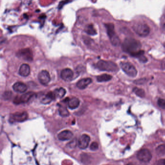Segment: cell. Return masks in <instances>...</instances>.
Here are the masks:
<instances>
[{"mask_svg": "<svg viewBox=\"0 0 165 165\" xmlns=\"http://www.w3.org/2000/svg\"><path fill=\"white\" fill-rule=\"evenodd\" d=\"M17 55L18 58L27 61L31 62L33 60V53L31 50L28 48L19 50L17 53Z\"/></svg>", "mask_w": 165, "mask_h": 165, "instance_id": "obj_7", "label": "cell"}, {"mask_svg": "<svg viewBox=\"0 0 165 165\" xmlns=\"http://www.w3.org/2000/svg\"><path fill=\"white\" fill-rule=\"evenodd\" d=\"M54 99V95L53 92H50L46 95L44 97H42L41 100V102L43 104H50Z\"/></svg>", "mask_w": 165, "mask_h": 165, "instance_id": "obj_18", "label": "cell"}, {"mask_svg": "<svg viewBox=\"0 0 165 165\" xmlns=\"http://www.w3.org/2000/svg\"><path fill=\"white\" fill-rule=\"evenodd\" d=\"M97 69L101 71L107 72H117L119 67L115 63L111 61L100 60L95 65Z\"/></svg>", "mask_w": 165, "mask_h": 165, "instance_id": "obj_2", "label": "cell"}, {"mask_svg": "<svg viewBox=\"0 0 165 165\" xmlns=\"http://www.w3.org/2000/svg\"><path fill=\"white\" fill-rule=\"evenodd\" d=\"M53 93L54 95L55 99H56V98L61 99L66 95V91L63 88H60L55 90L53 91Z\"/></svg>", "mask_w": 165, "mask_h": 165, "instance_id": "obj_19", "label": "cell"}, {"mask_svg": "<svg viewBox=\"0 0 165 165\" xmlns=\"http://www.w3.org/2000/svg\"><path fill=\"white\" fill-rule=\"evenodd\" d=\"M164 67H165V62H164Z\"/></svg>", "mask_w": 165, "mask_h": 165, "instance_id": "obj_33", "label": "cell"}, {"mask_svg": "<svg viewBox=\"0 0 165 165\" xmlns=\"http://www.w3.org/2000/svg\"><path fill=\"white\" fill-rule=\"evenodd\" d=\"M133 28L137 34L142 37L147 36L150 32L149 27L145 23L135 24Z\"/></svg>", "mask_w": 165, "mask_h": 165, "instance_id": "obj_5", "label": "cell"}, {"mask_svg": "<svg viewBox=\"0 0 165 165\" xmlns=\"http://www.w3.org/2000/svg\"><path fill=\"white\" fill-rule=\"evenodd\" d=\"M74 72L72 70L69 68H65L61 72V78L66 82H70L73 79Z\"/></svg>", "mask_w": 165, "mask_h": 165, "instance_id": "obj_12", "label": "cell"}, {"mask_svg": "<svg viewBox=\"0 0 165 165\" xmlns=\"http://www.w3.org/2000/svg\"><path fill=\"white\" fill-rule=\"evenodd\" d=\"M105 27L107 29V35L109 36L112 44L114 46H116L120 45V43H121L120 39L115 32L114 26L113 23H110L106 24Z\"/></svg>", "mask_w": 165, "mask_h": 165, "instance_id": "obj_3", "label": "cell"}, {"mask_svg": "<svg viewBox=\"0 0 165 165\" xmlns=\"http://www.w3.org/2000/svg\"><path fill=\"white\" fill-rule=\"evenodd\" d=\"M90 141V138L88 135L83 134L78 140V145L81 149H85L88 147Z\"/></svg>", "mask_w": 165, "mask_h": 165, "instance_id": "obj_11", "label": "cell"}, {"mask_svg": "<svg viewBox=\"0 0 165 165\" xmlns=\"http://www.w3.org/2000/svg\"><path fill=\"white\" fill-rule=\"evenodd\" d=\"M127 165H133V164H131V163H130V164H127Z\"/></svg>", "mask_w": 165, "mask_h": 165, "instance_id": "obj_32", "label": "cell"}, {"mask_svg": "<svg viewBox=\"0 0 165 165\" xmlns=\"http://www.w3.org/2000/svg\"><path fill=\"white\" fill-rule=\"evenodd\" d=\"M59 114L60 115L63 117L68 116L69 112L67 109L66 107L63 106H61L59 109Z\"/></svg>", "mask_w": 165, "mask_h": 165, "instance_id": "obj_22", "label": "cell"}, {"mask_svg": "<svg viewBox=\"0 0 165 165\" xmlns=\"http://www.w3.org/2000/svg\"><path fill=\"white\" fill-rule=\"evenodd\" d=\"M156 165H165V159L159 160L157 162H156Z\"/></svg>", "mask_w": 165, "mask_h": 165, "instance_id": "obj_29", "label": "cell"}, {"mask_svg": "<svg viewBox=\"0 0 165 165\" xmlns=\"http://www.w3.org/2000/svg\"><path fill=\"white\" fill-rule=\"evenodd\" d=\"M112 76L109 74H104L103 75H100L96 77L97 81L99 82H108L109 80L112 79Z\"/></svg>", "mask_w": 165, "mask_h": 165, "instance_id": "obj_20", "label": "cell"}, {"mask_svg": "<svg viewBox=\"0 0 165 165\" xmlns=\"http://www.w3.org/2000/svg\"><path fill=\"white\" fill-rule=\"evenodd\" d=\"M137 158L141 161L148 162L151 159L152 155L149 150L146 149H144L138 152Z\"/></svg>", "mask_w": 165, "mask_h": 165, "instance_id": "obj_8", "label": "cell"}, {"mask_svg": "<svg viewBox=\"0 0 165 165\" xmlns=\"http://www.w3.org/2000/svg\"><path fill=\"white\" fill-rule=\"evenodd\" d=\"M30 73V68L29 66L26 63H23L20 67L18 74L22 77H27Z\"/></svg>", "mask_w": 165, "mask_h": 165, "instance_id": "obj_16", "label": "cell"}, {"mask_svg": "<svg viewBox=\"0 0 165 165\" xmlns=\"http://www.w3.org/2000/svg\"><path fill=\"white\" fill-rule=\"evenodd\" d=\"M28 118V114L26 111L17 112L11 115L10 119L16 122H23Z\"/></svg>", "mask_w": 165, "mask_h": 165, "instance_id": "obj_9", "label": "cell"}, {"mask_svg": "<svg viewBox=\"0 0 165 165\" xmlns=\"http://www.w3.org/2000/svg\"><path fill=\"white\" fill-rule=\"evenodd\" d=\"M92 82V79L90 78L80 79L76 84V86L80 90L86 89Z\"/></svg>", "mask_w": 165, "mask_h": 165, "instance_id": "obj_14", "label": "cell"}, {"mask_svg": "<svg viewBox=\"0 0 165 165\" xmlns=\"http://www.w3.org/2000/svg\"><path fill=\"white\" fill-rule=\"evenodd\" d=\"M34 95H35V94L34 92H29L27 93H24L21 96H17L15 97L13 102L14 104H17V105L22 104V103H27Z\"/></svg>", "mask_w": 165, "mask_h": 165, "instance_id": "obj_6", "label": "cell"}, {"mask_svg": "<svg viewBox=\"0 0 165 165\" xmlns=\"http://www.w3.org/2000/svg\"><path fill=\"white\" fill-rule=\"evenodd\" d=\"M120 66L125 73L130 77H135L138 71L135 67L129 62H122L120 63Z\"/></svg>", "mask_w": 165, "mask_h": 165, "instance_id": "obj_4", "label": "cell"}, {"mask_svg": "<svg viewBox=\"0 0 165 165\" xmlns=\"http://www.w3.org/2000/svg\"><path fill=\"white\" fill-rule=\"evenodd\" d=\"M156 153L160 155H165V145H161L158 146L156 149Z\"/></svg>", "mask_w": 165, "mask_h": 165, "instance_id": "obj_24", "label": "cell"}, {"mask_svg": "<svg viewBox=\"0 0 165 165\" xmlns=\"http://www.w3.org/2000/svg\"><path fill=\"white\" fill-rule=\"evenodd\" d=\"M80 101L78 99L74 97L71 99H69L67 101V105L68 107L71 110H74L77 109L79 106Z\"/></svg>", "mask_w": 165, "mask_h": 165, "instance_id": "obj_17", "label": "cell"}, {"mask_svg": "<svg viewBox=\"0 0 165 165\" xmlns=\"http://www.w3.org/2000/svg\"><path fill=\"white\" fill-rule=\"evenodd\" d=\"M13 89L15 92L22 94L26 92L27 90V87L24 83L22 82H17L13 85Z\"/></svg>", "mask_w": 165, "mask_h": 165, "instance_id": "obj_15", "label": "cell"}, {"mask_svg": "<svg viewBox=\"0 0 165 165\" xmlns=\"http://www.w3.org/2000/svg\"><path fill=\"white\" fill-rule=\"evenodd\" d=\"M38 79L41 84L46 86L50 82L51 78L49 72L46 70H42L38 75Z\"/></svg>", "mask_w": 165, "mask_h": 165, "instance_id": "obj_10", "label": "cell"}, {"mask_svg": "<svg viewBox=\"0 0 165 165\" xmlns=\"http://www.w3.org/2000/svg\"><path fill=\"white\" fill-rule=\"evenodd\" d=\"M99 144L96 142H94V143H92L91 144L90 149L92 151H96L98 149H99Z\"/></svg>", "mask_w": 165, "mask_h": 165, "instance_id": "obj_27", "label": "cell"}, {"mask_svg": "<svg viewBox=\"0 0 165 165\" xmlns=\"http://www.w3.org/2000/svg\"><path fill=\"white\" fill-rule=\"evenodd\" d=\"M73 137V134L71 131L66 130L62 131L58 134V138L59 140L61 141L70 140Z\"/></svg>", "mask_w": 165, "mask_h": 165, "instance_id": "obj_13", "label": "cell"}, {"mask_svg": "<svg viewBox=\"0 0 165 165\" xmlns=\"http://www.w3.org/2000/svg\"><path fill=\"white\" fill-rule=\"evenodd\" d=\"M133 91L137 96L140 97H144L145 96L144 91L142 89L139 88L138 87H135L133 90Z\"/></svg>", "mask_w": 165, "mask_h": 165, "instance_id": "obj_23", "label": "cell"}, {"mask_svg": "<svg viewBox=\"0 0 165 165\" xmlns=\"http://www.w3.org/2000/svg\"><path fill=\"white\" fill-rule=\"evenodd\" d=\"M163 30H164V31L165 33V23H164V25H163Z\"/></svg>", "mask_w": 165, "mask_h": 165, "instance_id": "obj_31", "label": "cell"}, {"mask_svg": "<svg viewBox=\"0 0 165 165\" xmlns=\"http://www.w3.org/2000/svg\"><path fill=\"white\" fill-rule=\"evenodd\" d=\"M141 45L139 41L132 38L125 39L122 44V49L124 52L129 53L132 56L139 59L143 56L144 51L140 50Z\"/></svg>", "mask_w": 165, "mask_h": 165, "instance_id": "obj_1", "label": "cell"}, {"mask_svg": "<svg viewBox=\"0 0 165 165\" xmlns=\"http://www.w3.org/2000/svg\"><path fill=\"white\" fill-rule=\"evenodd\" d=\"M147 82V79L145 78H140V79H137L135 80L134 83L137 84H143Z\"/></svg>", "mask_w": 165, "mask_h": 165, "instance_id": "obj_28", "label": "cell"}, {"mask_svg": "<svg viewBox=\"0 0 165 165\" xmlns=\"http://www.w3.org/2000/svg\"><path fill=\"white\" fill-rule=\"evenodd\" d=\"M70 2L69 1L61 2H60V4H59V8H60V9H61V8H62V7L63 6V5H65V4H66L67 2Z\"/></svg>", "mask_w": 165, "mask_h": 165, "instance_id": "obj_30", "label": "cell"}, {"mask_svg": "<svg viewBox=\"0 0 165 165\" xmlns=\"http://www.w3.org/2000/svg\"><path fill=\"white\" fill-rule=\"evenodd\" d=\"M157 104L160 108L165 110V100L162 99H159L157 101Z\"/></svg>", "mask_w": 165, "mask_h": 165, "instance_id": "obj_26", "label": "cell"}, {"mask_svg": "<svg viewBox=\"0 0 165 165\" xmlns=\"http://www.w3.org/2000/svg\"><path fill=\"white\" fill-rule=\"evenodd\" d=\"M12 92L10 91H6V92H4V94H2V97L5 100H8L10 99L11 98Z\"/></svg>", "mask_w": 165, "mask_h": 165, "instance_id": "obj_25", "label": "cell"}, {"mask_svg": "<svg viewBox=\"0 0 165 165\" xmlns=\"http://www.w3.org/2000/svg\"><path fill=\"white\" fill-rule=\"evenodd\" d=\"M85 32L87 34L91 35H95L97 34L96 30L92 24L87 25L85 28Z\"/></svg>", "mask_w": 165, "mask_h": 165, "instance_id": "obj_21", "label": "cell"}]
</instances>
